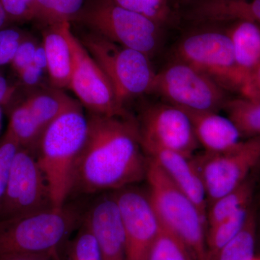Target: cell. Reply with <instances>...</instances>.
Wrapping results in <instances>:
<instances>
[{"label": "cell", "instance_id": "obj_1", "mask_svg": "<svg viewBox=\"0 0 260 260\" xmlns=\"http://www.w3.org/2000/svg\"><path fill=\"white\" fill-rule=\"evenodd\" d=\"M88 119L70 197L114 191L144 180L148 157L138 124L125 116L90 114Z\"/></svg>", "mask_w": 260, "mask_h": 260}, {"label": "cell", "instance_id": "obj_2", "mask_svg": "<svg viewBox=\"0 0 260 260\" xmlns=\"http://www.w3.org/2000/svg\"><path fill=\"white\" fill-rule=\"evenodd\" d=\"M88 119L79 104L43 132L35 154L49 184L53 205L60 208L71 194L75 166L88 135Z\"/></svg>", "mask_w": 260, "mask_h": 260}, {"label": "cell", "instance_id": "obj_3", "mask_svg": "<svg viewBox=\"0 0 260 260\" xmlns=\"http://www.w3.org/2000/svg\"><path fill=\"white\" fill-rule=\"evenodd\" d=\"M86 208L69 201L18 218L0 219V254L7 253L60 254L81 225Z\"/></svg>", "mask_w": 260, "mask_h": 260}, {"label": "cell", "instance_id": "obj_4", "mask_svg": "<svg viewBox=\"0 0 260 260\" xmlns=\"http://www.w3.org/2000/svg\"><path fill=\"white\" fill-rule=\"evenodd\" d=\"M145 180L149 199L161 226L181 239L197 259L208 260L205 214L149 157Z\"/></svg>", "mask_w": 260, "mask_h": 260}, {"label": "cell", "instance_id": "obj_5", "mask_svg": "<svg viewBox=\"0 0 260 260\" xmlns=\"http://www.w3.org/2000/svg\"><path fill=\"white\" fill-rule=\"evenodd\" d=\"M75 21L108 40L150 57L160 44L159 24L122 8L114 0H87Z\"/></svg>", "mask_w": 260, "mask_h": 260}, {"label": "cell", "instance_id": "obj_6", "mask_svg": "<svg viewBox=\"0 0 260 260\" xmlns=\"http://www.w3.org/2000/svg\"><path fill=\"white\" fill-rule=\"evenodd\" d=\"M80 42L107 75L121 105L128 99L153 91L156 73L146 54L94 32L84 36Z\"/></svg>", "mask_w": 260, "mask_h": 260}, {"label": "cell", "instance_id": "obj_7", "mask_svg": "<svg viewBox=\"0 0 260 260\" xmlns=\"http://www.w3.org/2000/svg\"><path fill=\"white\" fill-rule=\"evenodd\" d=\"M153 91L185 112H218L228 100L225 90L216 82L177 59L156 73Z\"/></svg>", "mask_w": 260, "mask_h": 260}, {"label": "cell", "instance_id": "obj_8", "mask_svg": "<svg viewBox=\"0 0 260 260\" xmlns=\"http://www.w3.org/2000/svg\"><path fill=\"white\" fill-rule=\"evenodd\" d=\"M175 56V59L203 72L224 90L239 93L232 43L225 30L208 28L189 32L178 43Z\"/></svg>", "mask_w": 260, "mask_h": 260}, {"label": "cell", "instance_id": "obj_9", "mask_svg": "<svg viewBox=\"0 0 260 260\" xmlns=\"http://www.w3.org/2000/svg\"><path fill=\"white\" fill-rule=\"evenodd\" d=\"M53 208L49 184L35 152L20 148L12 164L0 219L25 216Z\"/></svg>", "mask_w": 260, "mask_h": 260}, {"label": "cell", "instance_id": "obj_10", "mask_svg": "<svg viewBox=\"0 0 260 260\" xmlns=\"http://www.w3.org/2000/svg\"><path fill=\"white\" fill-rule=\"evenodd\" d=\"M206 191L208 206L242 185L260 162V137L239 142L223 153L195 158Z\"/></svg>", "mask_w": 260, "mask_h": 260}, {"label": "cell", "instance_id": "obj_11", "mask_svg": "<svg viewBox=\"0 0 260 260\" xmlns=\"http://www.w3.org/2000/svg\"><path fill=\"white\" fill-rule=\"evenodd\" d=\"M73 66L69 88L90 114L125 116L110 80L73 31L70 34Z\"/></svg>", "mask_w": 260, "mask_h": 260}, {"label": "cell", "instance_id": "obj_12", "mask_svg": "<svg viewBox=\"0 0 260 260\" xmlns=\"http://www.w3.org/2000/svg\"><path fill=\"white\" fill-rule=\"evenodd\" d=\"M138 129L143 150L162 148L193 156L199 147L187 113L168 103L147 108Z\"/></svg>", "mask_w": 260, "mask_h": 260}, {"label": "cell", "instance_id": "obj_13", "mask_svg": "<svg viewBox=\"0 0 260 260\" xmlns=\"http://www.w3.org/2000/svg\"><path fill=\"white\" fill-rule=\"evenodd\" d=\"M112 192L125 234L126 260H147L162 227L148 192L133 185Z\"/></svg>", "mask_w": 260, "mask_h": 260}, {"label": "cell", "instance_id": "obj_14", "mask_svg": "<svg viewBox=\"0 0 260 260\" xmlns=\"http://www.w3.org/2000/svg\"><path fill=\"white\" fill-rule=\"evenodd\" d=\"M85 220L96 239L104 260H126V239L113 192L102 193L87 207Z\"/></svg>", "mask_w": 260, "mask_h": 260}, {"label": "cell", "instance_id": "obj_15", "mask_svg": "<svg viewBox=\"0 0 260 260\" xmlns=\"http://www.w3.org/2000/svg\"><path fill=\"white\" fill-rule=\"evenodd\" d=\"M144 151L160 168L173 184L187 195L206 216V191L195 158L185 154L162 148H148Z\"/></svg>", "mask_w": 260, "mask_h": 260}, {"label": "cell", "instance_id": "obj_16", "mask_svg": "<svg viewBox=\"0 0 260 260\" xmlns=\"http://www.w3.org/2000/svg\"><path fill=\"white\" fill-rule=\"evenodd\" d=\"M70 22L45 26L42 32V45L47 56V72L52 87L69 88L73 59L70 43Z\"/></svg>", "mask_w": 260, "mask_h": 260}, {"label": "cell", "instance_id": "obj_17", "mask_svg": "<svg viewBox=\"0 0 260 260\" xmlns=\"http://www.w3.org/2000/svg\"><path fill=\"white\" fill-rule=\"evenodd\" d=\"M186 112L190 117L198 144L204 148L205 153H223L242 141L240 133L228 116L214 112Z\"/></svg>", "mask_w": 260, "mask_h": 260}, {"label": "cell", "instance_id": "obj_18", "mask_svg": "<svg viewBox=\"0 0 260 260\" xmlns=\"http://www.w3.org/2000/svg\"><path fill=\"white\" fill-rule=\"evenodd\" d=\"M225 31L232 43L241 93L260 65V25L239 20L233 22Z\"/></svg>", "mask_w": 260, "mask_h": 260}, {"label": "cell", "instance_id": "obj_19", "mask_svg": "<svg viewBox=\"0 0 260 260\" xmlns=\"http://www.w3.org/2000/svg\"><path fill=\"white\" fill-rule=\"evenodd\" d=\"M188 14L200 23L246 20L260 25V0H194Z\"/></svg>", "mask_w": 260, "mask_h": 260}, {"label": "cell", "instance_id": "obj_20", "mask_svg": "<svg viewBox=\"0 0 260 260\" xmlns=\"http://www.w3.org/2000/svg\"><path fill=\"white\" fill-rule=\"evenodd\" d=\"M23 102L44 130L61 114L80 104L61 89L54 87L30 94Z\"/></svg>", "mask_w": 260, "mask_h": 260}, {"label": "cell", "instance_id": "obj_21", "mask_svg": "<svg viewBox=\"0 0 260 260\" xmlns=\"http://www.w3.org/2000/svg\"><path fill=\"white\" fill-rule=\"evenodd\" d=\"M254 191V181L249 177L239 187L212 202L206 212L207 228L251 207Z\"/></svg>", "mask_w": 260, "mask_h": 260}, {"label": "cell", "instance_id": "obj_22", "mask_svg": "<svg viewBox=\"0 0 260 260\" xmlns=\"http://www.w3.org/2000/svg\"><path fill=\"white\" fill-rule=\"evenodd\" d=\"M223 109L242 138L260 137V100L245 96L228 99Z\"/></svg>", "mask_w": 260, "mask_h": 260}, {"label": "cell", "instance_id": "obj_23", "mask_svg": "<svg viewBox=\"0 0 260 260\" xmlns=\"http://www.w3.org/2000/svg\"><path fill=\"white\" fill-rule=\"evenodd\" d=\"M6 132L18 142L20 148L35 152L44 129L23 101L10 108Z\"/></svg>", "mask_w": 260, "mask_h": 260}, {"label": "cell", "instance_id": "obj_24", "mask_svg": "<svg viewBox=\"0 0 260 260\" xmlns=\"http://www.w3.org/2000/svg\"><path fill=\"white\" fill-rule=\"evenodd\" d=\"M256 229V215L252 207L242 230L219 250L213 260H254Z\"/></svg>", "mask_w": 260, "mask_h": 260}, {"label": "cell", "instance_id": "obj_25", "mask_svg": "<svg viewBox=\"0 0 260 260\" xmlns=\"http://www.w3.org/2000/svg\"><path fill=\"white\" fill-rule=\"evenodd\" d=\"M87 0H34L32 19L44 27L64 21H73Z\"/></svg>", "mask_w": 260, "mask_h": 260}, {"label": "cell", "instance_id": "obj_26", "mask_svg": "<svg viewBox=\"0 0 260 260\" xmlns=\"http://www.w3.org/2000/svg\"><path fill=\"white\" fill-rule=\"evenodd\" d=\"M252 205L212 226L207 228L206 247L208 260H213L219 250L242 230Z\"/></svg>", "mask_w": 260, "mask_h": 260}, {"label": "cell", "instance_id": "obj_27", "mask_svg": "<svg viewBox=\"0 0 260 260\" xmlns=\"http://www.w3.org/2000/svg\"><path fill=\"white\" fill-rule=\"evenodd\" d=\"M60 260H104L96 239L85 218L61 249Z\"/></svg>", "mask_w": 260, "mask_h": 260}, {"label": "cell", "instance_id": "obj_28", "mask_svg": "<svg viewBox=\"0 0 260 260\" xmlns=\"http://www.w3.org/2000/svg\"><path fill=\"white\" fill-rule=\"evenodd\" d=\"M147 260H198L181 239L161 227Z\"/></svg>", "mask_w": 260, "mask_h": 260}, {"label": "cell", "instance_id": "obj_29", "mask_svg": "<svg viewBox=\"0 0 260 260\" xmlns=\"http://www.w3.org/2000/svg\"><path fill=\"white\" fill-rule=\"evenodd\" d=\"M20 147L8 132L0 138V210L15 154Z\"/></svg>", "mask_w": 260, "mask_h": 260}, {"label": "cell", "instance_id": "obj_30", "mask_svg": "<svg viewBox=\"0 0 260 260\" xmlns=\"http://www.w3.org/2000/svg\"><path fill=\"white\" fill-rule=\"evenodd\" d=\"M122 8L151 19L157 23L167 18L168 9L164 0H114Z\"/></svg>", "mask_w": 260, "mask_h": 260}, {"label": "cell", "instance_id": "obj_31", "mask_svg": "<svg viewBox=\"0 0 260 260\" xmlns=\"http://www.w3.org/2000/svg\"><path fill=\"white\" fill-rule=\"evenodd\" d=\"M28 34L12 27L0 30V67L11 64L20 43Z\"/></svg>", "mask_w": 260, "mask_h": 260}, {"label": "cell", "instance_id": "obj_32", "mask_svg": "<svg viewBox=\"0 0 260 260\" xmlns=\"http://www.w3.org/2000/svg\"><path fill=\"white\" fill-rule=\"evenodd\" d=\"M10 23H23L32 19L34 0H1Z\"/></svg>", "mask_w": 260, "mask_h": 260}, {"label": "cell", "instance_id": "obj_33", "mask_svg": "<svg viewBox=\"0 0 260 260\" xmlns=\"http://www.w3.org/2000/svg\"><path fill=\"white\" fill-rule=\"evenodd\" d=\"M31 39L32 38L28 35L23 42L20 43L14 58L10 64L17 74H19L22 70L32 64L36 50L39 44Z\"/></svg>", "mask_w": 260, "mask_h": 260}, {"label": "cell", "instance_id": "obj_34", "mask_svg": "<svg viewBox=\"0 0 260 260\" xmlns=\"http://www.w3.org/2000/svg\"><path fill=\"white\" fill-rule=\"evenodd\" d=\"M18 91V86L10 83L4 74L0 71V107L11 108L14 102L15 95Z\"/></svg>", "mask_w": 260, "mask_h": 260}, {"label": "cell", "instance_id": "obj_35", "mask_svg": "<svg viewBox=\"0 0 260 260\" xmlns=\"http://www.w3.org/2000/svg\"><path fill=\"white\" fill-rule=\"evenodd\" d=\"M44 70L37 68L36 65L31 64L22 70L18 74L20 82L23 86L29 88H34L42 82Z\"/></svg>", "mask_w": 260, "mask_h": 260}, {"label": "cell", "instance_id": "obj_36", "mask_svg": "<svg viewBox=\"0 0 260 260\" xmlns=\"http://www.w3.org/2000/svg\"><path fill=\"white\" fill-rule=\"evenodd\" d=\"M0 260H60V254L51 253H7Z\"/></svg>", "mask_w": 260, "mask_h": 260}, {"label": "cell", "instance_id": "obj_37", "mask_svg": "<svg viewBox=\"0 0 260 260\" xmlns=\"http://www.w3.org/2000/svg\"><path fill=\"white\" fill-rule=\"evenodd\" d=\"M240 93L243 96L260 100V65L251 75Z\"/></svg>", "mask_w": 260, "mask_h": 260}, {"label": "cell", "instance_id": "obj_38", "mask_svg": "<svg viewBox=\"0 0 260 260\" xmlns=\"http://www.w3.org/2000/svg\"><path fill=\"white\" fill-rule=\"evenodd\" d=\"M32 64L36 65L37 68L44 70V71H47V56H46L45 51H44V48L43 47L42 44L41 45L40 44L38 45Z\"/></svg>", "mask_w": 260, "mask_h": 260}, {"label": "cell", "instance_id": "obj_39", "mask_svg": "<svg viewBox=\"0 0 260 260\" xmlns=\"http://www.w3.org/2000/svg\"><path fill=\"white\" fill-rule=\"evenodd\" d=\"M10 21L0 0V30L10 26Z\"/></svg>", "mask_w": 260, "mask_h": 260}, {"label": "cell", "instance_id": "obj_40", "mask_svg": "<svg viewBox=\"0 0 260 260\" xmlns=\"http://www.w3.org/2000/svg\"><path fill=\"white\" fill-rule=\"evenodd\" d=\"M2 123V107H0V128H1Z\"/></svg>", "mask_w": 260, "mask_h": 260}, {"label": "cell", "instance_id": "obj_41", "mask_svg": "<svg viewBox=\"0 0 260 260\" xmlns=\"http://www.w3.org/2000/svg\"><path fill=\"white\" fill-rule=\"evenodd\" d=\"M254 260H260V256H256V257L254 258Z\"/></svg>", "mask_w": 260, "mask_h": 260}]
</instances>
